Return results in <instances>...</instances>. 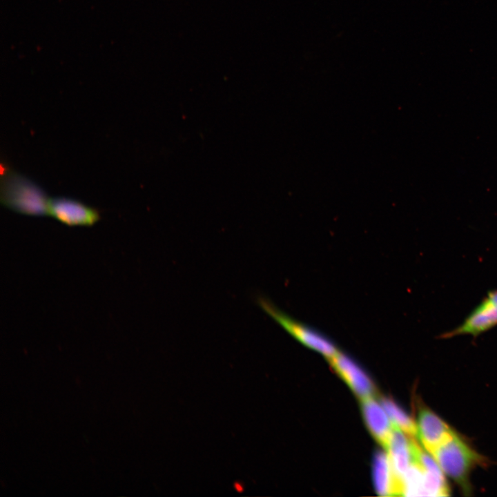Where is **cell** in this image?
<instances>
[{
	"label": "cell",
	"mask_w": 497,
	"mask_h": 497,
	"mask_svg": "<svg viewBox=\"0 0 497 497\" xmlns=\"http://www.w3.org/2000/svg\"><path fill=\"white\" fill-rule=\"evenodd\" d=\"M1 203L27 215H48V198L44 191L28 177L1 166Z\"/></svg>",
	"instance_id": "6da1fadb"
},
{
	"label": "cell",
	"mask_w": 497,
	"mask_h": 497,
	"mask_svg": "<svg viewBox=\"0 0 497 497\" xmlns=\"http://www.w3.org/2000/svg\"><path fill=\"white\" fill-rule=\"evenodd\" d=\"M445 475L454 480L464 491L469 493V475L485 458L455 433L441 444L431 454Z\"/></svg>",
	"instance_id": "7a4b0ae2"
},
{
	"label": "cell",
	"mask_w": 497,
	"mask_h": 497,
	"mask_svg": "<svg viewBox=\"0 0 497 497\" xmlns=\"http://www.w3.org/2000/svg\"><path fill=\"white\" fill-rule=\"evenodd\" d=\"M257 303L264 311L307 347L322 353L328 360L338 352L327 338L309 327L292 319L276 308L269 300L260 297L257 299Z\"/></svg>",
	"instance_id": "3957f363"
},
{
	"label": "cell",
	"mask_w": 497,
	"mask_h": 497,
	"mask_svg": "<svg viewBox=\"0 0 497 497\" xmlns=\"http://www.w3.org/2000/svg\"><path fill=\"white\" fill-rule=\"evenodd\" d=\"M48 215L70 226H92L100 219L97 209L64 197L48 198Z\"/></svg>",
	"instance_id": "277c9868"
},
{
	"label": "cell",
	"mask_w": 497,
	"mask_h": 497,
	"mask_svg": "<svg viewBox=\"0 0 497 497\" xmlns=\"http://www.w3.org/2000/svg\"><path fill=\"white\" fill-rule=\"evenodd\" d=\"M420 446L413 438L408 436L401 429L393 426L386 447L391 467L396 474L402 479L409 468L417 462Z\"/></svg>",
	"instance_id": "5b68a950"
},
{
	"label": "cell",
	"mask_w": 497,
	"mask_h": 497,
	"mask_svg": "<svg viewBox=\"0 0 497 497\" xmlns=\"http://www.w3.org/2000/svg\"><path fill=\"white\" fill-rule=\"evenodd\" d=\"M497 325V302L485 297L465 318L463 322L451 331L442 333L440 338H450L460 335L474 337Z\"/></svg>",
	"instance_id": "8992f818"
},
{
	"label": "cell",
	"mask_w": 497,
	"mask_h": 497,
	"mask_svg": "<svg viewBox=\"0 0 497 497\" xmlns=\"http://www.w3.org/2000/svg\"><path fill=\"white\" fill-rule=\"evenodd\" d=\"M417 437L430 455L455 431L435 413L428 408H421L417 421Z\"/></svg>",
	"instance_id": "52a82bcc"
},
{
	"label": "cell",
	"mask_w": 497,
	"mask_h": 497,
	"mask_svg": "<svg viewBox=\"0 0 497 497\" xmlns=\"http://www.w3.org/2000/svg\"><path fill=\"white\" fill-rule=\"evenodd\" d=\"M332 367L361 399L373 396L374 387L367 376L351 359L338 352L329 359Z\"/></svg>",
	"instance_id": "ba28073f"
},
{
	"label": "cell",
	"mask_w": 497,
	"mask_h": 497,
	"mask_svg": "<svg viewBox=\"0 0 497 497\" xmlns=\"http://www.w3.org/2000/svg\"><path fill=\"white\" fill-rule=\"evenodd\" d=\"M365 422L376 440L384 448L389 443L393 425L382 405L373 396L361 399Z\"/></svg>",
	"instance_id": "9c48e42d"
},
{
	"label": "cell",
	"mask_w": 497,
	"mask_h": 497,
	"mask_svg": "<svg viewBox=\"0 0 497 497\" xmlns=\"http://www.w3.org/2000/svg\"><path fill=\"white\" fill-rule=\"evenodd\" d=\"M373 482L377 493L381 496H403L402 479L393 470L388 454L378 452L373 468Z\"/></svg>",
	"instance_id": "30bf717a"
},
{
	"label": "cell",
	"mask_w": 497,
	"mask_h": 497,
	"mask_svg": "<svg viewBox=\"0 0 497 497\" xmlns=\"http://www.w3.org/2000/svg\"><path fill=\"white\" fill-rule=\"evenodd\" d=\"M418 463L422 467L424 475L425 496H443L449 492L444 472L435 459L427 451L420 447Z\"/></svg>",
	"instance_id": "8fae6325"
},
{
	"label": "cell",
	"mask_w": 497,
	"mask_h": 497,
	"mask_svg": "<svg viewBox=\"0 0 497 497\" xmlns=\"http://www.w3.org/2000/svg\"><path fill=\"white\" fill-rule=\"evenodd\" d=\"M380 402L393 426L411 438L417 436L416 423L400 407L389 398H382Z\"/></svg>",
	"instance_id": "7c38bea8"
},
{
	"label": "cell",
	"mask_w": 497,
	"mask_h": 497,
	"mask_svg": "<svg viewBox=\"0 0 497 497\" xmlns=\"http://www.w3.org/2000/svg\"><path fill=\"white\" fill-rule=\"evenodd\" d=\"M486 297L492 301L497 302V289L488 292Z\"/></svg>",
	"instance_id": "4fadbf2b"
}]
</instances>
